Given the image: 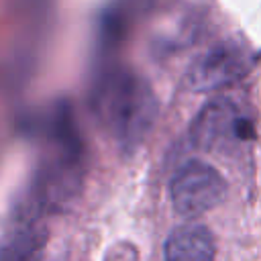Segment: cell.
<instances>
[{"label": "cell", "instance_id": "277c9868", "mask_svg": "<svg viewBox=\"0 0 261 261\" xmlns=\"http://www.w3.org/2000/svg\"><path fill=\"white\" fill-rule=\"evenodd\" d=\"M239 122L241 116L237 114L232 102L212 100L192 122L190 139L198 149H214L230 137L239 139Z\"/></svg>", "mask_w": 261, "mask_h": 261}, {"label": "cell", "instance_id": "7a4b0ae2", "mask_svg": "<svg viewBox=\"0 0 261 261\" xmlns=\"http://www.w3.org/2000/svg\"><path fill=\"white\" fill-rule=\"evenodd\" d=\"M169 192L171 202L179 214L198 216L224 200L226 181L212 165L202 161H188L175 171Z\"/></svg>", "mask_w": 261, "mask_h": 261}, {"label": "cell", "instance_id": "8992f818", "mask_svg": "<svg viewBox=\"0 0 261 261\" xmlns=\"http://www.w3.org/2000/svg\"><path fill=\"white\" fill-rule=\"evenodd\" d=\"M106 261H137V251L128 243H118L106 253Z\"/></svg>", "mask_w": 261, "mask_h": 261}, {"label": "cell", "instance_id": "5b68a950", "mask_svg": "<svg viewBox=\"0 0 261 261\" xmlns=\"http://www.w3.org/2000/svg\"><path fill=\"white\" fill-rule=\"evenodd\" d=\"M212 232L202 224L177 226L165 243V261H214Z\"/></svg>", "mask_w": 261, "mask_h": 261}, {"label": "cell", "instance_id": "6da1fadb", "mask_svg": "<svg viewBox=\"0 0 261 261\" xmlns=\"http://www.w3.org/2000/svg\"><path fill=\"white\" fill-rule=\"evenodd\" d=\"M92 108L102 128L124 149L139 147L157 116L153 88L128 67L114 65L94 84Z\"/></svg>", "mask_w": 261, "mask_h": 261}, {"label": "cell", "instance_id": "3957f363", "mask_svg": "<svg viewBox=\"0 0 261 261\" xmlns=\"http://www.w3.org/2000/svg\"><path fill=\"white\" fill-rule=\"evenodd\" d=\"M249 69L251 61L245 51L234 43H222L194 63L188 73V84L198 92H210L241 80Z\"/></svg>", "mask_w": 261, "mask_h": 261}]
</instances>
